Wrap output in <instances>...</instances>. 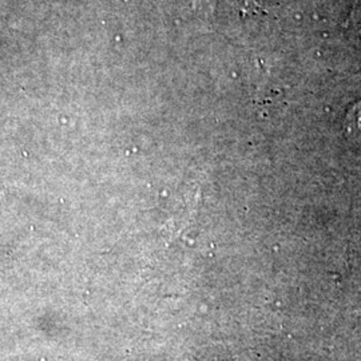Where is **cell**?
Masks as SVG:
<instances>
[{"instance_id": "obj_1", "label": "cell", "mask_w": 361, "mask_h": 361, "mask_svg": "<svg viewBox=\"0 0 361 361\" xmlns=\"http://www.w3.org/2000/svg\"><path fill=\"white\" fill-rule=\"evenodd\" d=\"M345 128H347L349 137L361 138V104L353 107L352 111H349Z\"/></svg>"}, {"instance_id": "obj_2", "label": "cell", "mask_w": 361, "mask_h": 361, "mask_svg": "<svg viewBox=\"0 0 361 361\" xmlns=\"http://www.w3.org/2000/svg\"><path fill=\"white\" fill-rule=\"evenodd\" d=\"M348 25L350 34L355 38L361 40V6L352 11L349 16Z\"/></svg>"}]
</instances>
